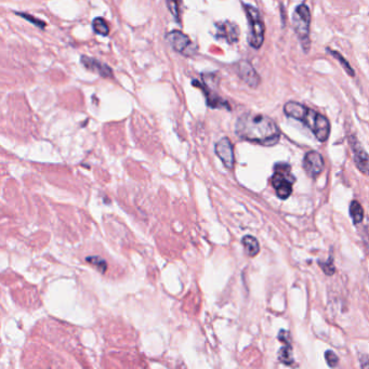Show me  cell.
<instances>
[{
  "label": "cell",
  "mask_w": 369,
  "mask_h": 369,
  "mask_svg": "<svg viewBox=\"0 0 369 369\" xmlns=\"http://www.w3.org/2000/svg\"><path fill=\"white\" fill-rule=\"evenodd\" d=\"M167 5L173 18H175L178 23H180V0H167Z\"/></svg>",
  "instance_id": "cell-19"
},
{
  "label": "cell",
  "mask_w": 369,
  "mask_h": 369,
  "mask_svg": "<svg viewBox=\"0 0 369 369\" xmlns=\"http://www.w3.org/2000/svg\"><path fill=\"white\" fill-rule=\"evenodd\" d=\"M166 41L172 47L173 50L183 54V56L191 57L197 51V47L194 45L188 36L180 31H172L168 32L166 36Z\"/></svg>",
  "instance_id": "cell-6"
},
{
  "label": "cell",
  "mask_w": 369,
  "mask_h": 369,
  "mask_svg": "<svg viewBox=\"0 0 369 369\" xmlns=\"http://www.w3.org/2000/svg\"><path fill=\"white\" fill-rule=\"evenodd\" d=\"M274 170L272 185L280 199H287L292 193V183L296 181L291 175V167L285 162H278L275 165Z\"/></svg>",
  "instance_id": "cell-4"
},
{
  "label": "cell",
  "mask_w": 369,
  "mask_h": 369,
  "mask_svg": "<svg viewBox=\"0 0 369 369\" xmlns=\"http://www.w3.org/2000/svg\"><path fill=\"white\" fill-rule=\"evenodd\" d=\"M245 12L248 18L249 24V35L248 42L252 48L259 49L261 48L264 41V31L265 26L263 21L260 15L259 10L251 4H245Z\"/></svg>",
  "instance_id": "cell-5"
},
{
  "label": "cell",
  "mask_w": 369,
  "mask_h": 369,
  "mask_svg": "<svg viewBox=\"0 0 369 369\" xmlns=\"http://www.w3.org/2000/svg\"><path fill=\"white\" fill-rule=\"evenodd\" d=\"M325 359H326L329 367H337L339 364V357L333 351H327L325 353Z\"/></svg>",
  "instance_id": "cell-21"
},
{
  "label": "cell",
  "mask_w": 369,
  "mask_h": 369,
  "mask_svg": "<svg viewBox=\"0 0 369 369\" xmlns=\"http://www.w3.org/2000/svg\"><path fill=\"white\" fill-rule=\"evenodd\" d=\"M350 215L355 224H359L364 220V209L357 200H353L350 204Z\"/></svg>",
  "instance_id": "cell-15"
},
{
  "label": "cell",
  "mask_w": 369,
  "mask_h": 369,
  "mask_svg": "<svg viewBox=\"0 0 369 369\" xmlns=\"http://www.w3.org/2000/svg\"><path fill=\"white\" fill-rule=\"evenodd\" d=\"M278 340L284 344H290V335L286 330H280L278 333Z\"/></svg>",
  "instance_id": "cell-24"
},
{
  "label": "cell",
  "mask_w": 369,
  "mask_h": 369,
  "mask_svg": "<svg viewBox=\"0 0 369 369\" xmlns=\"http://www.w3.org/2000/svg\"><path fill=\"white\" fill-rule=\"evenodd\" d=\"M360 363L362 368H369V355H362Z\"/></svg>",
  "instance_id": "cell-25"
},
{
  "label": "cell",
  "mask_w": 369,
  "mask_h": 369,
  "mask_svg": "<svg viewBox=\"0 0 369 369\" xmlns=\"http://www.w3.org/2000/svg\"><path fill=\"white\" fill-rule=\"evenodd\" d=\"M92 29L101 36H107L110 34V27L106 23V21L102 18H96L92 22Z\"/></svg>",
  "instance_id": "cell-18"
},
{
  "label": "cell",
  "mask_w": 369,
  "mask_h": 369,
  "mask_svg": "<svg viewBox=\"0 0 369 369\" xmlns=\"http://www.w3.org/2000/svg\"><path fill=\"white\" fill-rule=\"evenodd\" d=\"M18 14H19L20 16H23V18H24L25 20L31 22L32 24H36L38 27H39V29H45V26H46V23H45V22L37 20L36 18H32V16H31V15H29V14H25V13H18Z\"/></svg>",
  "instance_id": "cell-23"
},
{
  "label": "cell",
  "mask_w": 369,
  "mask_h": 369,
  "mask_svg": "<svg viewBox=\"0 0 369 369\" xmlns=\"http://www.w3.org/2000/svg\"><path fill=\"white\" fill-rule=\"evenodd\" d=\"M292 26L299 38L303 50L307 53L310 51V26H311V11L308 5L300 4L296 8L292 15Z\"/></svg>",
  "instance_id": "cell-3"
},
{
  "label": "cell",
  "mask_w": 369,
  "mask_h": 369,
  "mask_svg": "<svg viewBox=\"0 0 369 369\" xmlns=\"http://www.w3.org/2000/svg\"><path fill=\"white\" fill-rule=\"evenodd\" d=\"M86 261L89 262L91 265H93V267H95L102 273H104L105 271H106V268H107L106 262L102 258H100V257L91 256V257L87 258Z\"/></svg>",
  "instance_id": "cell-20"
},
{
  "label": "cell",
  "mask_w": 369,
  "mask_h": 369,
  "mask_svg": "<svg viewBox=\"0 0 369 369\" xmlns=\"http://www.w3.org/2000/svg\"><path fill=\"white\" fill-rule=\"evenodd\" d=\"M215 154L223 162L227 169H233L235 164L234 150L233 144L229 138H222L218 143L215 144Z\"/></svg>",
  "instance_id": "cell-8"
},
{
  "label": "cell",
  "mask_w": 369,
  "mask_h": 369,
  "mask_svg": "<svg viewBox=\"0 0 369 369\" xmlns=\"http://www.w3.org/2000/svg\"><path fill=\"white\" fill-rule=\"evenodd\" d=\"M278 361L287 366H290L294 364L295 359H294V353H292L291 344H285V346H283V348L279 350Z\"/></svg>",
  "instance_id": "cell-16"
},
{
  "label": "cell",
  "mask_w": 369,
  "mask_h": 369,
  "mask_svg": "<svg viewBox=\"0 0 369 369\" xmlns=\"http://www.w3.org/2000/svg\"><path fill=\"white\" fill-rule=\"evenodd\" d=\"M327 51L329 52L330 56H333L334 58H336V59L338 60L339 63L341 64V66L343 67V69L345 70L346 73H348L349 76H352V77H354V76H355V72H354L353 67L351 66L350 63H349L348 61H346L345 58H344L343 56H341V53H339L338 51L332 50V49H330V48H327Z\"/></svg>",
  "instance_id": "cell-17"
},
{
  "label": "cell",
  "mask_w": 369,
  "mask_h": 369,
  "mask_svg": "<svg viewBox=\"0 0 369 369\" xmlns=\"http://www.w3.org/2000/svg\"><path fill=\"white\" fill-rule=\"evenodd\" d=\"M321 268L327 275H333L336 272L334 258L330 257L328 261H326L325 263H321Z\"/></svg>",
  "instance_id": "cell-22"
},
{
  "label": "cell",
  "mask_w": 369,
  "mask_h": 369,
  "mask_svg": "<svg viewBox=\"0 0 369 369\" xmlns=\"http://www.w3.org/2000/svg\"><path fill=\"white\" fill-rule=\"evenodd\" d=\"M303 168L308 177L313 179L321 175L324 169V158L323 156L315 151H311L306 154L303 159Z\"/></svg>",
  "instance_id": "cell-7"
},
{
  "label": "cell",
  "mask_w": 369,
  "mask_h": 369,
  "mask_svg": "<svg viewBox=\"0 0 369 369\" xmlns=\"http://www.w3.org/2000/svg\"><path fill=\"white\" fill-rule=\"evenodd\" d=\"M238 75L244 83L247 84L250 88H257L261 83L259 74L253 68L251 63L248 61H242L238 64Z\"/></svg>",
  "instance_id": "cell-11"
},
{
  "label": "cell",
  "mask_w": 369,
  "mask_h": 369,
  "mask_svg": "<svg viewBox=\"0 0 369 369\" xmlns=\"http://www.w3.org/2000/svg\"><path fill=\"white\" fill-rule=\"evenodd\" d=\"M216 38L224 39L229 43H235L240 38V29L236 24L230 21H223L215 24Z\"/></svg>",
  "instance_id": "cell-10"
},
{
  "label": "cell",
  "mask_w": 369,
  "mask_h": 369,
  "mask_svg": "<svg viewBox=\"0 0 369 369\" xmlns=\"http://www.w3.org/2000/svg\"><path fill=\"white\" fill-rule=\"evenodd\" d=\"M235 133L242 140L264 146H273L280 139L279 128L273 119L258 113H245L238 117Z\"/></svg>",
  "instance_id": "cell-1"
},
{
  "label": "cell",
  "mask_w": 369,
  "mask_h": 369,
  "mask_svg": "<svg viewBox=\"0 0 369 369\" xmlns=\"http://www.w3.org/2000/svg\"><path fill=\"white\" fill-rule=\"evenodd\" d=\"M194 85L197 86L198 88L203 90L205 97H206V102H207V105L211 108H226V110H231V106L229 104V102L226 100L222 99V97L216 93V92L211 88L210 86L206 85V84H200L194 81Z\"/></svg>",
  "instance_id": "cell-12"
},
{
  "label": "cell",
  "mask_w": 369,
  "mask_h": 369,
  "mask_svg": "<svg viewBox=\"0 0 369 369\" xmlns=\"http://www.w3.org/2000/svg\"><path fill=\"white\" fill-rule=\"evenodd\" d=\"M243 245L249 257H256L260 251V245L256 237L251 235H246L243 238Z\"/></svg>",
  "instance_id": "cell-14"
},
{
  "label": "cell",
  "mask_w": 369,
  "mask_h": 369,
  "mask_svg": "<svg viewBox=\"0 0 369 369\" xmlns=\"http://www.w3.org/2000/svg\"><path fill=\"white\" fill-rule=\"evenodd\" d=\"M81 64H83L87 69H89V70H91V72H94L96 74H99L100 76H102V77H105V78H112L113 77L112 68L108 66V65H106L105 63H102L100 61H97V60H95L93 58L83 56V57H81Z\"/></svg>",
  "instance_id": "cell-13"
},
{
  "label": "cell",
  "mask_w": 369,
  "mask_h": 369,
  "mask_svg": "<svg viewBox=\"0 0 369 369\" xmlns=\"http://www.w3.org/2000/svg\"><path fill=\"white\" fill-rule=\"evenodd\" d=\"M284 113L286 114V116L305 123L314 133L319 142H325V141L328 140L330 134V123L326 116L295 101H289L286 103L284 106Z\"/></svg>",
  "instance_id": "cell-2"
},
{
  "label": "cell",
  "mask_w": 369,
  "mask_h": 369,
  "mask_svg": "<svg viewBox=\"0 0 369 369\" xmlns=\"http://www.w3.org/2000/svg\"><path fill=\"white\" fill-rule=\"evenodd\" d=\"M350 145L354 153V162L361 172L369 176V155L354 137H350Z\"/></svg>",
  "instance_id": "cell-9"
}]
</instances>
